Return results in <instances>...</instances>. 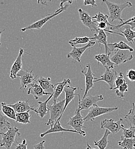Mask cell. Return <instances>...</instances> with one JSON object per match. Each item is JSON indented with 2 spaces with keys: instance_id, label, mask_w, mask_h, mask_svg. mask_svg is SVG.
<instances>
[{
  "instance_id": "39",
  "label": "cell",
  "mask_w": 135,
  "mask_h": 149,
  "mask_svg": "<svg viewBox=\"0 0 135 149\" xmlns=\"http://www.w3.org/2000/svg\"><path fill=\"white\" fill-rule=\"evenodd\" d=\"M127 78L132 81H135V70L133 69H131L128 70L127 72Z\"/></svg>"
},
{
  "instance_id": "35",
  "label": "cell",
  "mask_w": 135,
  "mask_h": 149,
  "mask_svg": "<svg viewBox=\"0 0 135 149\" xmlns=\"http://www.w3.org/2000/svg\"><path fill=\"white\" fill-rule=\"evenodd\" d=\"M122 130V136L125 138H135V127H130L128 129H125Z\"/></svg>"
},
{
  "instance_id": "29",
  "label": "cell",
  "mask_w": 135,
  "mask_h": 149,
  "mask_svg": "<svg viewBox=\"0 0 135 149\" xmlns=\"http://www.w3.org/2000/svg\"><path fill=\"white\" fill-rule=\"evenodd\" d=\"M31 115L29 113V111L16 113V123L22 124H28L31 123L30 118Z\"/></svg>"
},
{
  "instance_id": "16",
  "label": "cell",
  "mask_w": 135,
  "mask_h": 149,
  "mask_svg": "<svg viewBox=\"0 0 135 149\" xmlns=\"http://www.w3.org/2000/svg\"><path fill=\"white\" fill-rule=\"evenodd\" d=\"M28 95H32L36 99L43 97L44 95H51L52 93L45 92L40 86L37 80L35 81L33 83L29 85V88L27 92Z\"/></svg>"
},
{
  "instance_id": "33",
  "label": "cell",
  "mask_w": 135,
  "mask_h": 149,
  "mask_svg": "<svg viewBox=\"0 0 135 149\" xmlns=\"http://www.w3.org/2000/svg\"><path fill=\"white\" fill-rule=\"evenodd\" d=\"M51 79V77H45L41 76L40 78L38 79V82L39 83L40 86L41 87V88L44 90L46 91L48 90L50 87L52 88L53 84L50 82Z\"/></svg>"
},
{
  "instance_id": "41",
  "label": "cell",
  "mask_w": 135,
  "mask_h": 149,
  "mask_svg": "<svg viewBox=\"0 0 135 149\" xmlns=\"http://www.w3.org/2000/svg\"><path fill=\"white\" fill-rule=\"evenodd\" d=\"M83 3L85 6L91 5L92 7H97L96 1L95 0H85Z\"/></svg>"
},
{
  "instance_id": "24",
  "label": "cell",
  "mask_w": 135,
  "mask_h": 149,
  "mask_svg": "<svg viewBox=\"0 0 135 149\" xmlns=\"http://www.w3.org/2000/svg\"><path fill=\"white\" fill-rule=\"evenodd\" d=\"M123 27L125 28V29L124 31L119 29V31L122 35H123L124 37L126 38L128 42L134 44L135 41V31L132 30L129 25H125L123 26Z\"/></svg>"
},
{
  "instance_id": "3",
  "label": "cell",
  "mask_w": 135,
  "mask_h": 149,
  "mask_svg": "<svg viewBox=\"0 0 135 149\" xmlns=\"http://www.w3.org/2000/svg\"><path fill=\"white\" fill-rule=\"evenodd\" d=\"M2 135V140L1 142V146L4 147L5 149H11L12 145L15 142H17L16 141L17 136H20L19 129L16 127L12 126L5 132H1Z\"/></svg>"
},
{
  "instance_id": "2",
  "label": "cell",
  "mask_w": 135,
  "mask_h": 149,
  "mask_svg": "<svg viewBox=\"0 0 135 149\" xmlns=\"http://www.w3.org/2000/svg\"><path fill=\"white\" fill-rule=\"evenodd\" d=\"M64 104L65 100L53 103L52 104H48V109L50 113V117L48 122L45 123L46 126L52 127L57 122H60V119L63 116Z\"/></svg>"
},
{
  "instance_id": "38",
  "label": "cell",
  "mask_w": 135,
  "mask_h": 149,
  "mask_svg": "<svg viewBox=\"0 0 135 149\" xmlns=\"http://www.w3.org/2000/svg\"><path fill=\"white\" fill-rule=\"evenodd\" d=\"M133 21H135V16L134 17H132L131 19H128L125 21L124 22V23H122V24H118L117 25H115L114 27L110 28V30L111 31L112 29H119L120 28H121L123 26L127 24H128L129 22H133Z\"/></svg>"
},
{
  "instance_id": "32",
  "label": "cell",
  "mask_w": 135,
  "mask_h": 149,
  "mask_svg": "<svg viewBox=\"0 0 135 149\" xmlns=\"http://www.w3.org/2000/svg\"><path fill=\"white\" fill-rule=\"evenodd\" d=\"M93 19H94V22L96 23L98 22H106L109 26L110 27V28L114 27L115 25H112L108 21V19H109V16L107 15H105L101 12H98L97 14H96L95 16L92 17ZM109 28V29H110Z\"/></svg>"
},
{
  "instance_id": "5",
  "label": "cell",
  "mask_w": 135,
  "mask_h": 149,
  "mask_svg": "<svg viewBox=\"0 0 135 149\" xmlns=\"http://www.w3.org/2000/svg\"><path fill=\"white\" fill-rule=\"evenodd\" d=\"M80 93H78L79 97V104L78 107L76 112L81 111L85 110L90 109L93 106L96 105L97 103L101 100H104V97L102 95L96 96H88L85 98L80 99Z\"/></svg>"
},
{
  "instance_id": "8",
  "label": "cell",
  "mask_w": 135,
  "mask_h": 149,
  "mask_svg": "<svg viewBox=\"0 0 135 149\" xmlns=\"http://www.w3.org/2000/svg\"><path fill=\"white\" fill-rule=\"evenodd\" d=\"M122 119H120L117 121H115L113 119H105L101 122V128L108 130L113 134H116L124 127V125L122 124Z\"/></svg>"
},
{
  "instance_id": "28",
  "label": "cell",
  "mask_w": 135,
  "mask_h": 149,
  "mask_svg": "<svg viewBox=\"0 0 135 149\" xmlns=\"http://www.w3.org/2000/svg\"><path fill=\"white\" fill-rule=\"evenodd\" d=\"M111 134V131L108 130H106L103 136L98 141H94V145L97 146L99 149H105L106 148L109 141L108 136Z\"/></svg>"
},
{
  "instance_id": "7",
  "label": "cell",
  "mask_w": 135,
  "mask_h": 149,
  "mask_svg": "<svg viewBox=\"0 0 135 149\" xmlns=\"http://www.w3.org/2000/svg\"><path fill=\"white\" fill-rule=\"evenodd\" d=\"M84 118H83L81 111L75 112V115L70 116L69 121L67 122V125L71 127L73 130L77 131L78 133L83 136L86 135V133L83 130V128H86L84 126Z\"/></svg>"
},
{
  "instance_id": "25",
  "label": "cell",
  "mask_w": 135,
  "mask_h": 149,
  "mask_svg": "<svg viewBox=\"0 0 135 149\" xmlns=\"http://www.w3.org/2000/svg\"><path fill=\"white\" fill-rule=\"evenodd\" d=\"M1 111L3 113L5 116L8 118L15 120H16V112L15 110L11 107L9 104L6 103H1Z\"/></svg>"
},
{
  "instance_id": "37",
  "label": "cell",
  "mask_w": 135,
  "mask_h": 149,
  "mask_svg": "<svg viewBox=\"0 0 135 149\" xmlns=\"http://www.w3.org/2000/svg\"><path fill=\"white\" fill-rule=\"evenodd\" d=\"M126 82L124 77V74L122 72H119L118 74V76L116 78V81H115V84H116V87H114L113 88H112L111 90H117L119 87H120L121 86H122L123 84H124Z\"/></svg>"
},
{
  "instance_id": "9",
  "label": "cell",
  "mask_w": 135,
  "mask_h": 149,
  "mask_svg": "<svg viewBox=\"0 0 135 149\" xmlns=\"http://www.w3.org/2000/svg\"><path fill=\"white\" fill-rule=\"evenodd\" d=\"M17 76H19L21 83L20 90H22V93H24V91L28 87V86H29L30 84L36 80V79L37 78L38 75L34 76L33 71L29 68L26 71H22L21 74H17Z\"/></svg>"
},
{
  "instance_id": "36",
  "label": "cell",
  "mask_w": 135,
  "mask_h": 149,
  "mask_svg": "<svg viewBox=\"0 0 135 149\" xmlns=\"http://www.w3.org/2000/svg\"><path fill=\"white\" fill-rule=\"evenodd\" d=\"M128 91V84L127 82L119 87L116 91V96L119 98H124L125 97L124 93Z\"/></svg>"
},
{
  "instance_id": "27",
  "label": "cell",
  "mask_w": 135,
  "mask_h": 149,
  "mask_svg": "<svg viewBox=\"0 0 135 149\" xmlns=\"http://www.w3.org/2000/svg\"><path fill=\"white\" fill-rule=\"evenodd\" d=\"M118 145L124 149H134L135 146V138H125L121 136V141Z\"/></svg>"
},
{
  "instance_id": "31",
  "label": "cell",
  "mask_w": 135,
  "mask_h": 149,
  "mask_svg": "<svg viewBox=\"0 0 135 149\" xmlns=\"http://www.w3.org/2000/svg\"><path fill=\"white\" fill-rule=\"evenodd\" d=\"M124 119L130 127H135V103H132V108L126 115H125Z\"/></svg>"
},
{
  "instance_id": "26",
  "label": "cell",
  "mask_w": 135,
  "mask_h": 149,
  "mask_svg": "<svg viewBox=\"0 0 135 149\" xmlns=\"http://www.w3.org/2000/svg\"><path fill=\"white\" fill-rule=\"evenodd\" d=\"M109 47L111 48L112 52L115 50V49H120V50H128L130 52H134V49L133 48L131 47L129 45H128L124 41H121L119 42H115V43H110L108 44Z\"/></svg>"
},
{
  "instance_id": "15",
  "label": "cell",
  "mask_w": 135,
  "mask_h": 149,
  "mask_svg": "<svg viewBox=\"0 0 135 149\" xmlns=\"http://www.w3.org/2000/svg\"><path fill=\"white\" fill-rule=\"evenodd\" d=\"M24 49L22 48H20L18 56L11 67V69L10 71V77L13 80L17 78L19 72L20 71L22 70V57L24 55Z\"/></svg>"
},
{
  "instance_id": "21",
  "label": "cell",
  "mask_w": 135,
  "mask_h": 149,
  "mask_svg": "<svg viewBox=\"0 0 135 149\" xmlns=\"http://www.w3.org/2000/svg\"><path fill=\"white\" fill-rule=\"evenodd\" d=\"M95 58L98 62V64L101 63V64L105 68L115 69L117 66L115 63H113L111 61L110 55H107L106 54H101L97 55L95 56Z\"/></svg>"
},
{
  "instance_id": "34",
  "label": "cell",
  "mask_w": 135,
  "mask_h": 149,
  "mask_svg": "<svg viewBox=\"0 0 135 149\" xmlns=\"http://www.w3.org/2000/svg\"><path fill=\"white\" fill-rule=\"evenodd\" d=\"M12 126L8 122L6 116L3 115L2 114H0V131L1 132H3V131L9 130Z\"/></svg>"
},
{
  "instance_id": "1",
  "label": "cell",
  "mask_w": 135,
  "mask_h": 149,
  "mask_svg": "<svg viewBox=\"0 0 135 149\" xmlns=\"http://www.w3.org/2000/svg\"><path fill=\"white\" fill-rule=\"evenodd\" d=\"M108 6L109 12V19L111 22H113L115 20H118L121 21V24L124 23V21L121 17L122 11L126 8H129L133 6L131 2L127 1L123 3H114L108 1H103Z\"/></svg>"
},
{
  "instance_id": "4",
  "label": "cell",
  "mask_w": 135,
  "mask_h": 149,
  "mask_svg": "<svg viewBox=\"0 0 135 149\" xmlns=\"http://www.w3.org/2000/svg\"><path fill=\"white\" fill-rule=\"evenodd\" d=\"M69 6V4H67L66 5H64L62 8H59L54 13H51V14H49V15H47L45 17H43V19H39V21L33 23L32 24H31L30 25H29V26H28L27 27L21 28L20 29V31L25 32V31H28V30L40 29L45 25V24L47 23L48 21L51 20V19L54 18V17L58 16V15L60 14L63 11L66 10L67 9Z\"/></svg>"
},
{
  "instance_id": "22",
  "label": "cell",
  "mask_w": 135,
  "mask_h": 149,
  "mask_svg": "<svg viewBox=\"0 0 135 149\" xmlns=\"http://www.w3.org/2000/svg\"><path fill=\"white\" fill-rule=\"evenodd\" d=\"M74 132V133H78L77 131L74 130H69V129H66L63 127H62L60 122H57L52 127H51L50 129L46 131L45 132L41 133L40 134V137L43 138L46 135L49 134H52V133H56V132Z\"/></svg>"
},
{
  "instance_id": "11",
  "label": "cell",
  "mask_w": 135,
  "mask_h": 149,
  "mask_svg": "<svg viewBox=\"0 0 135 149\" xmlns=\"http://www.w3.org/2000/svg\"><path fill=\"white\" fill-rule=\"evenodd\" d=\"M134 56L129 51L117 49L114 55L111 57V60L116 65H119L132 60Z\"/></svg>"
},
{
  "instance_id": "10",
  "label": "cell",
  "mask_w": 135,
  "mask_h": 149,
  "mask_svg": "<svg viewBox=\"0 0 135 149\" xmlns=\"http://www.w3.org/2000/svg\"><path fill=\"white\" fill-rule=\"evenodd\" d=\"M87 69V71H85V68L82 70L81 72L85 76V84H86V89L85 93L83 96V98H85L87 96V93L89 90L94 88V80L97 79L96 77V75L93 74L92 71V69L91 67V65L88 64L86 67Z\"/></svg>"
},
{
  "instance_id": "12",
  "label": "cell",
  "mask_w": 135,
  "mask_h": 149,
  "mask_svg": "<svg viewBox=\"0 0 135 149\" xmlns=\"http://www.w3.org/2000/svg\"><path fill=\"white\" fill-rule=\"evenodd\" d=\"M118 74L115 69L105 68V71L104 74L101 76V77L94 80V83L99 81H104L109 86V90L114 88V83H115Z\"/></svg>"
},
{
  "instance_id": "19",
  "label": "cell",
  "mask_w": 135,
  "mask_h": 149,
  "mask_svg": "<svg viewBox=\"0 0 135 149\" xmlns=\"http://www.w3.org/2000/svg\"><path fill=\"white\" fill-rule=\"evenodd\" d=\"M67 84H71L70 79H64L62 82L58 83L57 84H53L52 88L54 90V96H53V103L57 102L59 96L61 95V93L64 92V90L65 87L67 86Z\"/></svg>"
},
{
  "instance_id": "13",
  "label": "cell",
  "mask_w": 135,
  "mask_h": 149,
  "mask_svg": "<svg viewBox=\"0 0 135 149\" xmlns=\"http://www.w3.org/2000/svg\"><path fill=\"white\" fill-rule=\"evenodd\" d=\"M78 13L79 15V19L82 21V24L87 28H89L91 32L94 31L98 32L99 29L97 27L96 23L93 21L92 17H91L87 12L83 10L81 8H79L78 9Z\"/></svg>"
},
{
  "instance_id": "45",
  "label": "cell",
  "mask_w": 135,
  "mask_h": 149,
  "mask_svg": "<svg viewBox=\"0 0 135 149\" xmlns=\"http://www.w3.org/2000/svg\"><path fill=\"white\" fill-rule=\"evenodd\" d=\"M134 149H135V147H134Z\"/></svg>"
},
{
  "instance_id": "6",
  "label": "cell",
  "mask_w": 135,
  "mask_h": 149,
  "mask_svg": "<svg viewBox=\"0 0 135 149\" xmlns=\"http://www.w3.org/2000/svg\"><path fill=\"white\" fill-rule=\"evenodd\" d=\"M118 107H101L97 104L93 106L89 110V111L84 118L85 122L94 120L97 117L111 113L118 110Z\"/></svg>"
},
{
  "instance_id": "43",
  "label": "cell",
  "mask_w": 135,
  "mask_h": 149,
  "mask_svg": "<svg viewBox=\"0 0 135 149\" xmlns=\"http://www.w3.org/2000/svg\"><path fill=\"white\" fill-rule=\"evenodd\" d=\"M126 25H129L132 29H135V21H133V22H129L128 24H127Z\"/></svg>"
},
{
  "instance_id": "44",
  "label": "cell",
  "mask_w": 135,
  "mask_h": 149,
  "mask_svg": "<svg viewBox=\"0 0 135 149\" xmlns=\"http://www.w3.org/2000/svg\"><path fill=\"white\" fill-rule=\"evenodd\" d=\"M86 149H94V148H92V147L89 144V143H87V148H86Z\"/></svg>"
},
{
  "instance_id": "20",
  "label": "cell",
  "mask_w": 135,
  "mask_h": 149,
  "mask_svg": "<svg viewBox=\"0 0 135 149\" xmlns=\"http://www.w3.org/2000/svg\"><path fill=\"white\" fill-rule=\"evenodd\" d=\"M77 90V87H71L69 85H67L64 90V93H65V104L64 107V110L63 111V115L64 112L65 111L67 107L69 104V103L74 99L76 96L78 95V93H76V91Z\"/></svg>"
},
{
  "instance_id": "18",
  "label": "cell",
  "mask_w": 135,
  "mask_h": 149,
  "mask_svg": "<svg viewBox=\"0 0 135 149\" xmlns=\"http://www.w3.org/2000/svg\"><path fill=\"white\" fill-rule=\"evenodd\" d=\"M11 107H12L16 113H21L25 112L30 111L32 110L33 111L35 112L38 113L37 110H35L33 107H32L29 103V100H27L25 101L20 100L17 103L13 104H9Z\"/></svg>"
},
{
  "instance_id": "17",
  "label": "cell",
  "mask_w": 135,
  "mask_h": 149,
  "mask_svg": "<svg viewBox=\"0 0 135 149\" xmlns=\"http://www.w3.org/2000/svg\"><path fill=\"white\" fill-rule=\"evenodd\" d=\"M93 37H94V41L96 40L99 43L101 49H102L101 44H103L105 46V54L107 55H111L112 53V51L108 46V43L107 41V36L105 33V31H104V30L99 29L98 33L94 34Z\"/></svg>"
},
{
  "instance_id": "30",
  "label": "cell",
  "mask_w": 135,
  "mask_h": 149,
  "mask_svg": "<svg viewBox=\"0 0 135 149\" xmlns=\"http://www.w3.org/2000/svg\"><path fill=\"white\" fill-rule=\"evenodd\" d=\"M94 40V37H89L87 36L82 37H76L73 40H71L69 41V44L73 47H76L78 44H83L86 43H89L90 41Z\"/></svg>"
},
{
  "instance_id": "23",
  "label": "cell",
  "mask_w": 135,
  "mask_h": 149,
  "mask_svg": "<svg viewBox=\"0 0 135 149\" xmlns=\"http://www.w3.org/2000/svg\"><path fill=\"white\" fill-rule=\"evenodd\" d=\"M54 96V93H52L51 95H50L48 98L44 102H38L39 104V107L37 109L38 111V114L39 115V116L43 119L49 112V110L48 109V102L49 101L53 98Z\"/></svg>"
},
{
  "instance_id": "42",
  "label": "cell",
  "mask_w": 135,
  "mask_h": 149,
  "mask_svg": "<svg viewBox=\"0 0 135 149\" xmlns=\"http://www.w3.org/2000/svg\"><path fill=\"white\" fill-rule=\"evenodd\" d=\"M45 141H43L41 142H40L39 143L35 145L34 146V149H45V147L44 146V143H45Z\"/></svg>"
},
{
  "instance_id": "14",
  "label": "cell",
  "mask_w": 135,
  "mask_h": 149,
  "mask_svg": "<svg viewBox=\"0 0 135 149\" xmlns=\"http://www.w3.org/2000/svg\"><path fill=\"white\" fill-rule=\"evenodd\" d=\"M96 44V41L94 40H92L90 41L86 45L77 48L76 47H73L72 51L67 54V57L68 58H72L74 60L76 61L77 62L80 63V58L83 53L87 49H89L90 48L94 46Z\"/></svg>"
},
{
  "instance_id": "40",
  "label": "cell",
  "mask_w": 135,
  "mask_h": 149,
  "mask_svg": "<svg viewBox=\"0 0 135 149\" xmlns=\"http://www.w3.org/2000/svg\"><path fill=\"white\" fill-rule=\"evenodd\" d=\"M28 146V143L27 142L26 139H23L22 142L19 143L17 142V145L15 146V149H27Z\"/></svg>"
}]
</instances>
